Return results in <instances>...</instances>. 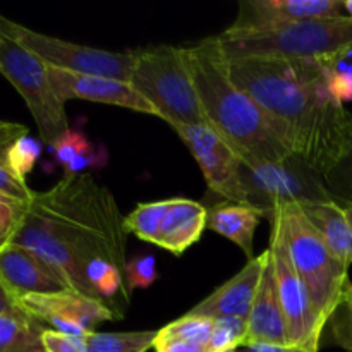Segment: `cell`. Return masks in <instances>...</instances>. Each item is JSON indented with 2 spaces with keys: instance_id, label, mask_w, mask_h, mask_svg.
<instances>
[{
  "instance_id": "1",
  "label": "cell",
  "mask_w": 352,
  "mask_h": 352,
  "mask_svg": "<svg viewBox=\"0 0 352 352\" xmlns=\"http://www.w3.org/2000/svg\"><path fill=\"white\" fill-rule=\"evenodd\" d=\"M112 191L89 174H65L34 192L10 243L40 256L69 291L95 299L86 268L107 260L126 270L127 230Z\"/></svg>"
},
{
  "instance_id": "2",
  "label": "cell",
  "mask_w": 352,
  "mask_h": 352,
  "mask_svg": "<svg viewBox=\"0 0 352 352\" xmlns=\"http://www.w3.org/2000/svg\"><path fill=\"white\" fill-rule=\"evenodd\" d=\"M332 67L308 58H230L234 81L260 105L291 153L323 179L346 153L351 133L352 113L329 89Z\"/></svg>"
},
{
  "instance_id": "3",
  "label": "cell",
  "mask_w": 352,
  "mask_h": 352,
  "mask_svg": "<svg viewBox=\"0 0 352 352\" xmlns=\"http://www.w3.org/2000/svg\"><path fill=\"white\" fill-rule=\"evenodd\" d=\"M184 52L210 127L226 138L243 158L284 160L291 157V150L272 129L260 105L234 81L230 58L219 36L184 47Z\"/></svg>"
},
{
  "instance_id": "4",
  "label": "cell",
  "mask_w": 352,
  "mask_h": 352,
  "mask_svg": "<svg viewBox=\"0 0 352 352\" xmlns=\"http://www.w3.org/2000/svg\"><path fill=\"white\" fill-rule=\"evenodd\" d=\"M229 58H308L339 65L352 54V17H322L248 34H219Z\"/></svg>"
},
{
  "instance_id": "5",
  "label": "cell",
  "mask_w": 352,
  "mask_h": 352,
  "mask_svg": "<svg viewBox=\"0 0 352 352\" xmlns=\"http://www.w3.org/2000/svg\"><path fill=\"white\" fill-rule=\"evenodd\" d=\"M268 219H275L280 226L292 263L308 289L320 320L327 327L351 282L349 268L333 256L299 205L277 206Z\"/></svg>"
},
{
  "instance_id": "6",
  "label": "cell",
  "mask_w": 352,
  "mask_h": 352,
  "mask_svg": "<svg viewBox=\"0 0 352 352\" xmlns=\"http://www.w3.org/2000/svg\"><path fill=\"white\" fill-rule=\"evenodd\" d=\"M129 82L170 127L206 124L184 47L155 45L134 50Z\"/></svg>"
},
{
  "instance_id": "7",
  "label": "cell",
  "mask_w": 352,
  "mask_h": 352,
  "mask_svg": "<svg viewBox=\"0 0 352 352\" xmlns=\"http://www.w3.org/2000/svg\"><path fill=\"white\" fill-rule=\"evenodd\" d=\"M241 186L246 205L261 210L265 219L277 206L332 199L323 175L296 155L284 160L243 158Z\"/></svg>"
},
{
  "instance_id": "8",
  "label": "cell",
  "mask_w": 352,
  "mask_h": 352,
  "mask_svg": "<svg viewBox=\"0 0 352 352\" xmlns=\"http://www.w3.org/2000/svg\"><path fill=\"white\" fill-rule=\"evenodd\" d=\"M0 74L24 100L40 140L47 146H54L71 127L65 103L52 85L48 65L16 40L0 33Z\"/></svg>"
},
{
  "instance_id": "9",
  "label": "cell",
  "mask_w": 352,
  "mask_h": 352,
  "mask_svg": "<svg viewBox=\"0 0 352 352\" xmlns=\"http://www.w3.org/2000/svg\"><path fill=\"white\" fill-rule=\"evenodd\" d=\"M0 33L12 38L26 50L36 55L48 67L78 74L103 76V78L131 81L134 65V50L110 52L102 48L85 47L60 40L50 34L38 33L0 14Z\"/></svg>"
},
{
  "instance_id": "10",
  "label": "cell",
  "mask_w": 352,
  "mask_h": 352,
  "mask_svg": "<svg viewBox=\"0 0 352 352\" xmlns=\"http://www.w3.org/2000/svg\"><path fill=\"white\" fill-rule=\"evenodd\" d=\"M268 222H270L268 254H270V263L284 309L287 344L296 349L318 352L325 325L320 320L308 289L292 263L280 226L275 219H268Z\"/></svg>"
},
{
  "instance_id": "11",
  "label": "cell",
  "mask_w": 352,
  "mask_h": 352,
  "mask_svg": "<svg viewBox=\"0 0 352 352\" xmlns=\"http://www.w3.org/2000/svg\"><path fill=\"white\" fill-rule=\"evenodd\" d=\"M172 129L184 141L195 160L198 162L206 186L227 201L246 205L241 186L243 157L239 151L208 124L174 126Z\"/></svg>"
},
{
  "instance_id": "12",
  "label": "cell",
  "mask_w": 352,
  "mask_h": 352,
  "mask_svg": "<svg viewBox=\"0 0 352 352\" xmlns=\"http://www.w3.org/2000/svg\"><path fill=\"white\" fill-rule=\"evenodd\" d=\"M17 306L34 320L50 327V330L67 336L86 337L89 332H95V327L100 323L119 320L116 313L98 299L69 289L50 294L24 296L17 301Z\"/></svg>"
},
{
  "instance_id": "13",
  "label": "cell",
  "mask_w": 352,
  "mask_h": 352,
  "mask_svg": "<svg viewBox=\"0 0 352 352\" xmlns=\"http://www.w3.org/2000/svg\"><path fill=\"white\" fill-rule=\"evenodd\" d=\"M340 16H346L344 0H241L236 21L223 34L261 33L299 21Z\"/></svg>"
},
{
  "instance_id": "14",
  "label": "cell",
  "mask_w": 352,
  "mask_h": 352,
  "mask_svg": "<svg viewBox=\"0 0 352 352\" xmlns=\"http://www.w3.org/2000/svg\"><path fill=\"white\" fill-rule=\"evenodd\" d=\"M50 69L52 85L62 102L69 100H86V102L105 103V105L122 107L133 112L148 113L158 117L157 110L144 96H141L131 82L119 79L103 78V76L78 74V72Z\"/></svg>"
},
{
  "instance_id": "15",
  "label": "cell",
  "mask_w": 352,
  "mask_h": 352,
  "mask_svg": "<svg viewBox=\"0 0 352 352\" xmlns=\"http://www.w3.org/2000/svg\"><path fill=\"white\" fill-rule=\"evenodd\" d=\"M268 265V250L260 256H254L246 263V267L237 272L232 278L217 287L195 308L191 315L208 316V318H243L246 320L253 306L254 296L260 287L261 277Z\"/></svg>"
},
{
  "instance_id": "16",
  "label": "cell",
  "mask_w": 352,
  "mask_h": 352,
  "mask_svg": "<svg viewBox=\"0 0 352 352\" xmlns=\"http://www.w3.org/2000/svg\"><path fill=\"white\" fill-rule=\"evenodd\" d=\"M0 280L16 302L24 296L67 291L64 280L40 256L14 243L0 248Z\"/></svg>"
},
{
  "instance_id": "17",
  "label": "cell",
  "mask_w": 352,
  "mask_h": 352,
  "mask_svg": "<svg viewBox=\"0 0 352 352\" xmlns=\"http://www.w3.org/2000/svg\"><path fill=\"white\" fill-rule=\"evenodd\" d=\"M254 342H270L278 346H289L287 329H285L284 309L280 305L277 280L268 254V265L261 277L260 287L254 296L253 306L246 318V337L244 346Z\"/></svg>"
},
{
  "instance_id": "18",
  "label": "cell",
  "mask_w": 352,
  "mask_h": 352,
  "mask_svg": "<svg viewBox=\"0 0 352 352\" xmlns=\"http://www.w3.org/2000/svg\"><path fill=\"white\" fill-rule=\"evenodd\" d=\"M208 229V208L188 198H170L158 236V248L181 256Z\"/></svg>"
},
{
  "instance_id": "19",
  "label": "cell",
  "mask_w": 352,
  "mask_h": 352,
  "mask_svg": "<svg viewBox=\"0 0 352 352\" xmlns=\"http://www.w3.org/2000/svg\"><path fill=\"white\" fill-rule=\"evenodd\" d=\"M299 208L318 230L333 256L349 268L352 265V226L346 208L333 199L302 203Z\"/></svg>"
},
{
  "instance_id": "20",
  "label": "cell",
  "mask_w": 352,
  "mask_h": 352,
  "mask_svg": "<svg viewBox=\"0 0 352 352\" xmlns=\"http://www.w3.org/2000/svg\"><path fill=\"white\" fill-rule=\"evenodd\" d=\"M265 213L253 206L226 201L208 210V229L241 248L248 260H253L254 232Z\"/></svg>"
},
{
  "instance_id": "21",
  "label": "cell",
  "mask_w": 352,
  "mask_h": 352,
  "mask_svg": "<svg viewBox=\"0 0 352 352\" xmlns=\"http://www.w3.org/2000/svg\"><path fill=\"white\" fill-rule=\"evenodd\" d=\"M47 327L23 309L0 316V352H47L43 332Z\"/></svg>"
},
{
  "instance_id": "22",
  "label": "cell",
  "mask_w": 352,
  "mask_h": 352,
  "mask_svg": "<svg viewBox=\"0 0 352 352\" xmlns=\"http://www.w3.org/2000/svg\"><path fill=\"white\" fill-rule=\"evenodd\" d=\"M158 330L136 332H89L86 336L91 352H146L155 346Z\"/></svg>"
},
{
  "instance_id": "23",
  "label": "cell",
  "mask_w": 352,
  "mask_h": 352,
  "mask_svg": "<svg viewBox=\"0 0 352 352\" xmlns=\"http://www.w3.org/2000/svg\"><path fill=\"white\" fill-rule=\"evenodd\" d=\"M55 160L65 168V174H82L88 165L95 164V146L78 131L69 129L57 143L52 146Z\"/></svg>"
},
{
  "instance_id": "24",
  "label": "cell",
  "mask_w": 352,
  "mask_h": 352,
  "mask_svg": "<svg viewBox=\"0 0 352 352\" xmlns=\"http://www.w3.org/2000/svg\"><path fill=\"white\" fill-rule=\"evenodd\" d=\"M170 206V199H160V201L140 203L129 215L124 219V226L129 234H134L144 243L157 246L160 227L164 217Z\"/></svg>"
},
{
  "instance_id": "25",
  "label": "cell",
  "mask_w": 352,
  "mask_h": 352,
  "mask_svg": "<svg viewBox=\"0 0 352 352\" xmlns=\"http://www.w3.org/2000/svg\"><path fill=\"white\" fill-rule=\"evenodd\" d=\"M213 325H215L213 318L186 313L184 316L174 320L164 329L158 330V333L162 337H167V339L182 340V342L192 344V346L208 347L213 333Z\"/></svg>"
},
{
  "instance_id": "26",
  "label": "cell",
  "mask_w": 352,
  "mask_h": 352,
  "mask_svg": "<svg viewBox=\"0 0 352 352\" xmlns=\"http://www.w3.org/2000/svg\"><path fill=\"white\" fill-rule=\"evenodd\" d=\"M325 186L333 201L339 205H352V116L346 153L339 164L325 175Z\"/></svg>"
},
{
  "instance_id": "27",
  "label": "cell",
  "mask_w": 352,
  "mask_h": 352,
  "mask_svg": "<svg viewBox=\"0 0 352 352\" xmlns=\"http://www.w3.org/2000/svg\"><path fill=\"white\" fill-rule=\"evenodd\" d=\"M246 337V320L217 318L213 325L208 352H237L243 347Z\"/></svg>"
},
{
  "instance_id": "28",
  "label": "cell",
  "mask_w": 352,
  "mask_h": 352,
  "mask_svg": "<svg viewBox=\"0 0 352 352\" xmlns=\"http://www.w3.org/2000/svg\"><path fill=\"white\" fill-rule=\"evenodd\" d=\"M41 146L36 140L30 136H24L17 140L12 146L7 150V162H9L10 168L19 175L21 179L26 181V175L36 165V160L40 158Z\"/></svg>"
},
{
  "instance_id": "29",
  "label": "cell",
  "mask_w": 352,
  "mask_h": 352,
  "mask_svg": "<svg viewBox=\"0 0 352 352\" xmlns=\"http://www.w3.org/2000/svg\"><path fill=\"white\" fill-rule=\"evenodd\" d=\"M332 327L333 339L344 349L352 352V282L346 285L344 298L337 311L329 320L327 327ZM325 327V329H327Z\"/></svg>"
},
{
  "instance_id": "30",
  "label": "cell",
  "mask_w": 352,
  "mask_h": 352,
  "mask_svg": "<svg viewBox=\"0 0 352 352\" xmlns=\"http://www.w3.org/2000/svg\"><path fill=\"white\" fill-rule=\"evenodd\" d=\"M157 261L151 254H140L126 263V280L129 289H148L157 280Z\"/></svg>"
},
{
  "instance_id": "31",
  "label": "cell",
  "mask_w": 352,
  "mask_h": 352,
  "mask_svg": "<svg viewBox=\"0 0 352 352\" xmlns=\"http://www.w3.org/2000/svg\"><path fill=\"white\" fill-rule=\"evenodd\" d=\"M0 192L23 203H30L34 196V191H31L26 181L10 168L7 162V151L0 153Z\"/></svg>"
},
{
  "instance_id": "32",
  "label": "cell",
  "mask_w": 352,
  "mask_h": 352,
  "mask_svg": "<svg viewBox=\"0 0 352 352\" xmlns=\"http://www.w3.org/2000/svg\"><path fill=\"white\" fill-rule=\"evenodd\" d=\"M41 339H43V347L47 352H91L86 337L67 336V333L47 329Z\"/></svg>"
},
{
  "instance_id": "33",
  "label": "cell",
  "mask_w": 352,
  "mask_h": 352,
  "mask_svg": "<svg viewBox=\"0 0 352 352\" xmlns=\"http://www.w3.org/2000/svg\"><path fill=\"white\" fill-rule=\"evenodd\" d=\"M329 89L333 98L340 103L351 102L352 100V65L342 67L336 65L329 71Z\"/></svg>"
},
{
  "instance_id": "34",
  "label": "cell",
  "mask_w": 352,
  "mask_h": 352,
  "mask_svg": "<svg viewBox=\"0 0 352 352\" xmlns=\"http://www.w3.org/2000/svg\"><path fill=\"white\" fill-rule=\"evenodd\" d=\"M155 352H208L206 347L201 346H192V344L182 342V340L167 339L158 333V339L153 346Z\"/></svg>"
},
{
  "instance_id": "35",
  "label": "cell",
  "mask_w": 352,
  "mask_h": 352,
  "mask_svg": "<svg viewBox=\"0 0 352 352\" xmlns=\"http://www.w3.org/2000/svg\"><path fill=\"white\" fill-rule=\"evenodd\" d=\"M237 352H302L301 349H296L291 346H278V344L270 342H254L241 347Z\"/></svg>"
},
{
  "instance_id": "36",
  "label": "cell",
  "mask_w": 352,
  "mask_h": 352,
  "mask_svg": "<svg viewBox=\"0 0 352 352\" xmlns=\"http://www.w3.org/2000/svg\"><path fill=\"white\" fill-rule=\"evenodd\" d=\"M28 208V203L14 199L10 196H6L0 192V215H7V213H24Z\"/></svg>"
},
{
  "instance_id": "37",
  "label": "cell",
  "mask_w": 352,
  "mask_h": 352,
  "mask_svg": "<svg viewBox=\"0 0 352 352\" xmlns=\"http://www.w3.org/2000/svg\"><path fill=\"white\" fill-rule=\"evenodd\" d=\"M19 306H17L16 299L9 294V291L6 289V285L0 280V316L2 315H10V313L19 311Z\"/></svg>"
},
{
  "instance_id": "38",
  "label": "cell",
  "mask_w": 352,
  "mask_h": 352,
  "mask_svg": "<svg viewBox=\"0 0 352 352\" xmlns=\"http://www.w3.org/2000/svg\"><path fill=\"white\" fill-rule=\"evenodd\" d=\"M344 12L346 16L352 17V0H344Z\"/></svg>"
},
{
  "instance_id": "39",
  "label": "cell",
  "mask_w": 352,
  "mask_h": 352,
  "mask_svg": "<svg viewBox=\"0 0 352 352\" xmlns=\"http://www.w3.org/2000/svg\"><path fill=\"white\" fill-rule=\"evenodd\" d=\"M342 206L346 208V213H347V217H349V222L352 226V205H342Z\"/></svg>"
},
{
  "instance_id": "40",
  "label": "cell",
  "mask_w": 352,
  "mask_h": 352,
  "mask_svg": "<svg viewBox=\"0 0 352 352\" xmlns=\"http://www.w3.org/2000/svg\"><path fill=\"white\" fill-rule=\"evenodd\" d=\"M302 352H309V351H302Z\"/></svg>"
}]
</instances>
